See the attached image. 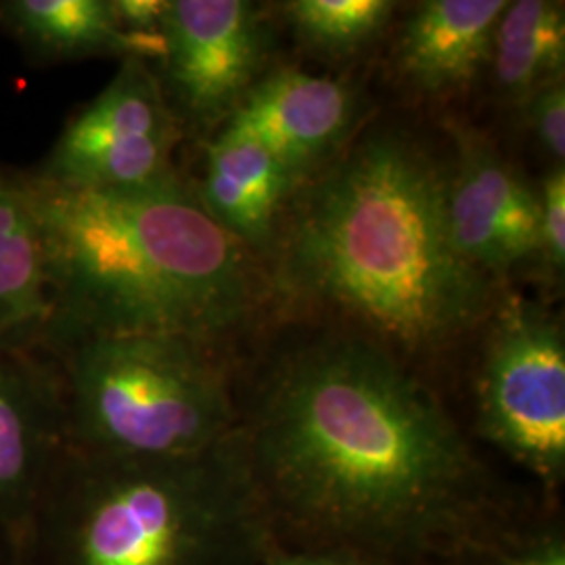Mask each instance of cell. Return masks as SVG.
<instances>
[{
	"instance_id": "cell-1",
	"label": "cell",
	"mask_w": 565,
	"mask_h": 565,
	"mask_svg": "<svg viewBox=\"0 0 565 565\" xmlns=\"http://www.w3.org/2000/svg\"><path fill=\"white\" fill-rule=\"evenodd\" d=\"M239 411L249 476L282 546L438 565L522 503L434 387L363 335L282 354Z\"/></svg>"
},
{
	"instance_id": "cell-2",
	"label": "cell",
	"mask_w": 565,
	"mask_h": 565,
	"mask_svg": "<svg viewBox=\"0 0 565 565\" xmlns=\"http://www.w3.org/2000/svg\"><path fill=\"white\" fill-rule=\"evenodd\" d=\"M281 279L404 364L459 342L492 298V279L452 242L446 170L398 130L366 135L306 189L282 237Z\"/></svg>"
},
{
	"instance_id": "cell-3",
	"label": "cell",
	"mask_w": 565,
	"mask_h": 565,
	"mask_svg": "<svg viewBox=\"0 0 565 565\" xmlns=\"http://www.w3.org/2000/svg\"><path fill=\"white\" fill-rule=\"evenodd\" d=\"M41 228L51 324L44 359L105 333L214 343L254 291L242 243L172 177L135 189H76L23 177Z\"/></svg>"
},
{
	"instance_id": "cell-4",
	"label": "cell",
	"mask_w": 565,
	"mask_h": 565,
	"mask_svg": "<svg viewBox=\"0 0 565 565\" xmlns=\"http://www.w3.org/2000/svg\"><path fill=\"white\" fill-rule=\"evenodd\" d=\"M270 541L242 431L172 459L67 446L18 565H258Z\"/></svg>"
},
{
	"instance_id": "cell-5",
	"label": "cell",
	"mask_w": 565,
	"mask_h": 565,
	"mask_svg": "<svg viewBox=\"0 0 565 565\" xmlns=\"http://www.w3.org/2000/svg\"><path fill=\"white\" fill-rule=\"evenodd\" d=\"M49 361L57 369L74 450L172 459L212 450L239 431V392L207 343L105 333L67 343Z\"/></svg>"
},
{
	"instance_id": "cell-6",
	"label": "cell",
	"mask_w": 565,
	"mask_h": 565,
	"mask_svg": "<svg viewBox=\"0 0 565 565\" xmlns=\"http://www.w3.org/2000/svg\"><path fill=\"white\" fill-rule=\"evenodd\" d=\"M476 429L557 497L565 482L564 331L543 308L507 302L473 382Z\"/></svg>"
},
{
	"instance_id": "cell-7",
	"label": "cell",
	"mask_w": 565,
	"mask_h": 565,
	"mask_svg": "<svg viewBox=\"0 0 565 565\" xmlns=\"http://www.w3.org/2000/svg\"><path fill=\"white\" fill-rule=\"evenodd\" d=\"M177 126L151 67L121 60L114 81L63 130L39 177L76 189H135L172 179Z\"/></svg>"
},
{
	"instance_id": "cell-8",
	"label": "cell",
	"mask_w": 565,
	"mask_h": 565,
	"mask_svg": "<svg viewBox=\"0 0 565 565\" xmlns=\"http://www.w3.org/2000/svg\"><path fill=\"white\" fill-rule=\"evenodd\" d=\"M163 70L189 120L226 121L256 84L266 30L247 0H168Z\"/></svg>"
},
{
	"instance_id": "cell-9",
	"label": "cell",
	"mask_w": 565,
	"mask_h": 565,
	"mask_svg": "<svg viewBox=\"0 0 565 565\" xmlns=\"http://www.w3.org/2000/svg\"><path fill=\"white\" fill-rule=\"evenodd\" d=\"M455 163L446 170L452 242L480 273L505 275L541 252V202L482 132L450 124Z\"/></svg>"
},
{
	"instance_id": "cell-10",
	"label": "cell",
	"mask_w": 565,
	"mask_h": 565,
	"mask_svg": "<svg viewBox=\"0 0 565 565\" xmlns=\"http://www.w3.org/2000/svg\"><path fill=\"white\" fill-rule=\"evenodd\" d=\"M67 446L55 364L0 350V532L15 559Z\"/></svg>"
},
{
	"instance_id": "cell-11",
	"label": "cell",
	"mask_w": 565,
	"mask_h": 565,
	"mask_svg": "<svg viewBox=\"0 0 565 565\" xmlns=\"http://www.w3.org/2000/svg\"><path fill=\"white\" fill-rule=\"evenodd\" d=\"M226 121L264 142L300 184L348 139L354 99L342 82L282 67L256 81Z\"/></svg>"
},
{
	"instance_id": "cell-12",
	"label": "cell",
	"mask_w": 565,
	"mask_h": 565,
	"mask_svg": "<svg viewBox=\"0 0 565 565\" xmlns=\"http://www.w3.org/2000/svg\"><path fill=\"white\" fill-rule=\"evenodd\" d=\"M505 0H427L404 21L396 61L415 88L446 95L471 86L492 55Z\"/></svg>"
},
{
	"instance_id": "cell-13",
	"label": "cell",
	"mask_w": 565,
	"mask_h": 565,
	"mask_svg": "<svg viewBox=\"0 0 565 565\" xmlns=\"http://www.w3.org/2000/svg\"><path fill=\"white\" fill-rule=\"evenodd\" d=\"M298 184L252 132L224 121L207 147L200 202L203 210L245 245L270 239L282 203Z\"/></svg>"
},
{
	"instance_id": "cell-14",
	"label": "cell",
	"mask_w": 565,
	"mask_h": 565,
	"mask_svg": "<svg viewBox=\"0 0 565 565\" xmlns=\"http://www.w3.org/2000/svg\"><path fill=\"white\" fill-rule=\"evenodd\" d=\"M51 296L41 228L23 177L0 168V350L44 356Z\"/></svg>"
},
{
	"instance_id": "cell-15",
	"label": "cell",
	"mask_w": 565,
	"mask_h": 565,
	"mask_svg": "<svg viewBox=\"0 0 565 565\" xmlns=\"http://www.w3.org/2000/svg\"><path fill=\"white\" fill-rule=\"evenodd\" d=\"M2 13L21 39L44 55H118L145 63L166 55L163 30H124L111 0H13L2 4Z\"/></svg>"
},
{
	"instance_id": "cell-16",
	"label": "cell",
	"mask_w": 565,
	"mask_h": 565,
	"mask_svg": "<svg viewBox=\"0 0 565 565\" xmlns=\"http://www.w3.org/2000/svg\"><path fill=\"white\" fill-rule=\"evenodd\" d=\"M490 63L499 93L515 105H524L548 82L564 78V2H509L494 30Z\"/></svg>"
},
{
	"instance_id": "cell-17",
	"label": "cell",
	"mask_w": 565,
	"mask_h": 565,
	"mask_svg": "<svg viewBox=\"0 0 565 565\" xmlns=\"http://www.w3.org/2000/svg\"><path fill=\"white\" fill-rule=\"evenodd\" d=\"M438 565H565L564 511L557 497L520 503Z\"/></svg>"
},
{
	"instance_id": "cell-18",
	"label": "cell",
	"mask_w": 565,
	"mask_h": 565,
	"mask_svg": "<svg viewBox=\"0 0 565 565\" xmlns=\"http://www.w3.org/2000/svg\"><path fill=\"white\" fill-rule=\"evenodd\" d=\"M394 9L387 0H291L282 7L303 44L335 57L373 41Z\"/></svg>"
},
{
	"instance_id": "cell-19",
	"label": "cell",
	"mask_w": 565,
	"mask_h": 565,
	"mask_svg": "<svg viewBox=\"0 0 565 565\" xmlns=\"http://www.w3.org/2000/svg\"><path fill=\"white\" fill-rule=\"evenodd\" d=\"M524 107L525 124L536 142L555 166L565 160V86L564 78L541 86Z\"/></svg>"
},
{
	"instance_id": "cell-20",
	"label": "cell",
	"mask_w": 565,
	"mask_h": 565,
	"mask_svg": "<svg viewBox=\"0 0 565 565\" xmlns=\"http://www.w3.org/2000/svg\"><path fill=\"white\" fill-rule=\"evenodd\" d=\"M541 254L555 273L565 266V170L553 166L548 170L541 191Z\"/></svg>"
},
{
	"instance_id": "cell-21",
	"label": "cell",
	"mask_w": 565,
	"mask_h": 565,
	"mask_svg": "<svg viewBox=\"0 0 565 565\" xmlns=\"http://www.w3.org/2000/svg\"><path fill=\"white\" fill-rule=\"evenodd\" d=\"M258 565H385L371 562L363 557H352L342 553H327V551H303L291 548L270 541L264 551L263 559Z\"/></svg>"
},
{
	"instance_id": "cell-22",
	"label": "cell",
	"mask_w": 565,
	"mask_h": 565,
	"mask_svg": "<svg viewBox=\"0 0 565 565\" xmlns=\"http://www.w3.org/2000/svg\"><path fill=\"white\" fill-rule=\"evenodd\" d=\"M114 13L128 32H162L168 0H111Z\"/></svg>"
},
{
	"instance_id": "cell-23",
	"label": "cell",
	"mask_w": 565,
	"mask_h": 565,
	"mask_svg": "<svg viewBox=\"0 0 565 565\" xmlns=\"http://www.w3.org/2000/svg\"><path fill=\"white\" fill-rule=\"evenodd\" d=\"M0 565H18L15 553H13L11 545L7 543V539L2 536V532H0Z\"/></svg>"
}]
</instances>
